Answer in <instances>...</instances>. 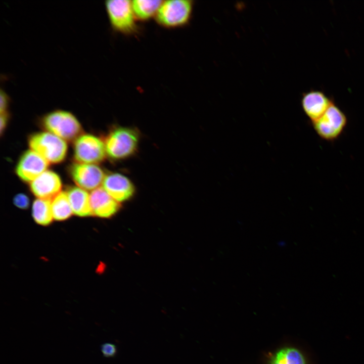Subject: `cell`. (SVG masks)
I'll return each mask as SVG.
<instances>
[{
    "label": "cell",
    "mask_w": 364,
    "mask_h": 364,
    "mask_svg": "<svg viewBox=\"0 0 364 364\" xmlns=\"http://www.w3.org/2000/svg\"><path fill=\"white\" fill-rule=\"evenodd\" d=\"M140 132L137 128L116 126L104 141L107 155L113 160H122L134 155L138 149Z\"/></svg>",
    "instance_id": "6da1fadb"
},
{
    "label": "cell",
    "mask_w": 364,
    "mask_h": 364,
    "mask_svg": "<svg viewBox=\"0 0 364 364\" xmlns=\"http://www.w3.org/2000/svg\"><path fill=\"white\" fill-rule=\"evenodd\" d=\"M42 125L50 132L65 141L75 140L82 131L81 125L71 112L55 110L41 118Z\"/></svg>",
    "instance_id": "7a4b0ae2"
},
{
    "label": "cell",
    "mask_w": 364,
    "mask_h": 364,
    "mask_svg": "<svg viewBox=\"0 0 364 364\" xmlns=\"http://www.w3.org/2000/svg\"><path fill=\"white\" fill-rule=\"evenodd\" d=\"M31 150L35 151L49 163H58L64 160L67 152L65 140L50 132H39L28 138Z\"/></svg>",
    "instance_id": "3957f363"
},
{
    "label": "cell",
    "mask_w": 364,
    "mask_h": 364,
    "mask_svg": "<svg viewBox=\"0 0 364 364\" xmlns=\"http://www.w3.org/2000/svg\"><path fill=\"white\" fill-rule=\"evenodd\" d=\"M105 6L109 22L114 30L124 34L136 32V19L131 1L108 0L105 2Z\"/></svg>",
    "instance_id": "277c9868"
},
{
    "label": "cell",
    "mask_w": 364,
    "mask_h": 364,
    "mask_svg": "<svg viewBox=\"0 0 364 364\" xmlns=\"http://www.w3.org/2000/svg\"><path fill=\"white\" fill-rule=\"evenodd\" d=\"M193 6V1L190 0L163 1L155 16L156 21L166 28L185 25L190 20Z\"/></svg>",
    "instance_id": "5b68a950"
},
{
    "label": "cell",
    "mask_w": 364,
    "mask_h": 364,
    "mask_svg": "<svg viewBox=\"0 0 364 364\" xmlns=\"http://www.w3.org/2000/svg\"><path fill=\"white\" fill-rule=\"evenodd\" d=\"M347 122L344 113L333 102L323 116L312 124L316 133L321 139L333 141L340 136Z\"/></svg>",
    "instance_id": "8992f818"
},
{
    "label": "cell",
    "mask_w": 364,
    "mask_h": 364,
    "mask_svg": "<svg viewBox=\"0 0 364 364\" xmlns=\"http://www.w3.org/2000/svg\"><path fill=\"white\" fill-rule=\"evenodd\" d=\"M74 156L77 163H100L107 156L104 142L92 134H81L75 140Z\"/></svg>",
    "instance_id": "52a82bcc"
},
{
    "label": "cell",
    "mask_w": 364,
    "mask_h": 364,
    "mask_svg": "<svg viewBox=\"0 0 364 364\" xmlns=\"http://www.w3.org/2000/svg\"><path fill=\"white\" fill-rule=\"evenodd\" d=\"M70 172L78 187L86 191H93L99 188L106 175L101 167L94 164H74Z\"/></svg>",
    "instance_id": "ba28073f"
},
{
    "label": "cell",
    "mask_w": 364,
    "mask_h": 364,
    "mask_svg": "<svg viewBox=\"0 0 364 364\" xmlns=\"http://www.w3.org/2000/svg\"><path fill=\"white\" fill-rule=\"evenodd\" d=\"M49 163L32 150L25 151L21 156L16 168V173L23 181L31 183L47 170Z\"/></svg>",
    "instance_id": "9c48e42d"
},
{
    "label": "cell",
    "mask_w": 364,
    "mask_h": 364,
    "mask_svg": "<svg viewBox=\"0 0 364 364\" xmlns=\"http://www.w3.org/2000/svg\"><path fill=\"white\" fill-rule=\"evenodd\" d=\"M102 185L104 189L119 203L129 200L135 193L133 183L127 176L119 173L106 175Z\"/></svg>",
    "instance_id": "30bf717a"
},
{
    "label": "cell",
    "mask_w": 364,
    "mask_h": 364,
    "mask_svg": "<svg viewBox=\"0 0 364 364\" xmlns=\"http://www.w3.org/2000/svg\"><path fill=\"white\" fill-rule=\"evenodd\" d=\"M62 182L54 171L47 170L30 183L32 193L37 198L51 200L61 192Z\"/></svg>",
    "instance_id": "8fae6325"
},
{
    "label": "cell",
    "mask_w": 364,
    "mask_h": 364,
    "mask_svg": "<svg viewBox=\"0 0 364 364\" xmlns=\"http://www.w3.org/2000/svg\"><path fill=\"white\" fill-rule=\"evenodd\" d=\"M92 214L101 218H109L120 209L121 204L112 197L102 187L90 194Z\"/></svg>",
    "instance_id": "7c38bea8"
},
{
    "label": "cell",
    "mask_w": 364,
    "mask_h": 364,
    "mask_svg": "<svg viewBox=\"0 0 364 364\" xmlns=\"http://www.w3.org/2000/svg\"><path fill=\"white\" fill-rule=\"evenodd\" d=\"M332 102L323 92L314 90L303 94L301 100L303 110L312 122L321 117Z\"/></svg>",
    "instance_id": "4fadbf2b"
},
{
    "label": "cell",
    "mask_w": 364,
    "mask_h": 364,
    "mask_svg": "<svg viewBox=\"0 0 364 364\" xmlns=\"http://www.w3.org/2000/svg\"><path fill=\"white\" fill-rule=\"evenodd\" d=\"M73 213L81 217L92 214L90 194L78 187H72L66 191Z\"/></svg>",
    "instance_id": "5bb4252c"
},
{
    "label": "cell",
    "mask_w": 364,
    "mask_h": 364,
    "mask_svg": "<svg viewBox=\"0 0 364 364\" xmlns=\"http://www.w3.org/2000/svg\"><path fill=\"white\" fill-rule=\"evenodd\" d=\"M163 1L134 0L131 1L136 19L146 21L156 16Z\"/></svg>",
    "instance_id": "9a60e30c"
},
{
    "label": "cell",
    "mask_w": 364,
    "mask_h": 364,
    "mask_svg": "<svg viewBox=\"0 0 364 364\" xmlns=\"http://www.w3.org/2000/svg\"><path fill=\"white\" fill-rule=\"evenodd\" d=\"M53 218L62 221L69 218L73 213L66 192H61L51 200Z\"/></svg>",
    "instance_id": "2e32d148"
},
{
    "label": "cell",
    "mask_w": 364,
    "mask_h": 364,
    "mask_svg": "<svg viewBox=\"0 0 364 364\" xmlns=\"http://www.w3.org/2000/svg\"><path fill=\"white\" fill-rule=\"evenodd\" d=\"M269 364H307L302 353L294 347H286L278 351Z\"/></svg>",
    "instance_id": "e0dca14e"
},
{
    "label": "cell",
    "mask_w": 364,
    "mask_h": 364,
    "mask_svg": "<svg viewBox=\"0 0 364 364\" xmlns=\"http://www.w3.org/2000/svg\"><path fill=\"white\" fill-rule=\"evenodd\" d=\"M32 216L35 221L41 225H48L53 218L51 200L37 198L32 205Z\"/></svg>",
    "instance_id": "ac0fdd59"
},
{
    "label": "cell",
    "mask_w": 364,
    "mask_h": 364,
    "mask_svg": "<svg viewBox=\"0 0 364 364\" xmlns=\"http://www.w3.org/2000/svg\"><path fill=\"white\" fill-rule=\"evenodd\" d=\"M29 198L24 194H17L13 198L14 205L22 209H27L29 207Z\"/></svg>",
    "instance_id": "d6986e66"
},
{
    "label": "cell",
    "mask_w": 364,
    "mask_h": 364,
    "mask_svg": "<svg viewBox=\"0 0 364 364\" xmlns=\"http://www.w3.org/2000/svg\"><path fill=\"white\" fill-rule=\"evenodd\" d=\"M101 351L105 357H112L117 353L116 346L112 343H106L101 345Z\"/></svg>",
    "instance_id": "ffe728a7"
},
{
    "label": "cell",
    "mask_w": 364,
    "mask_h": 364,
    "mask_svg": "<svg viewBox=\"0 0 364 364\" xmlns=\"http://www.w3.org/2000/svg\"><path fill=\"white\" fill-rule=\"evenodd\" d=\"M0 113L8 111L10 98L7 93L2 88L0 94Z\"/></svg>",
    "instance_id": "44dd1931"
},
{
    "label": "cell",
    "mask_w": 364,
    "mask_h": 364,
    "mask_svg": "<svg viewBox=\"0 0 364 364\" xmlns=\"http://www.w3.org/2000/svg\"><path fill=\"white\" fill-rule=\"evenodd\" d=\"M9 113L8 111H6L1 113L0 130L1 135L3 133L4 130L6 128L9 120Z\"/></svg>",
    "instance_id": "7402d4cb"
}]
</instances>
